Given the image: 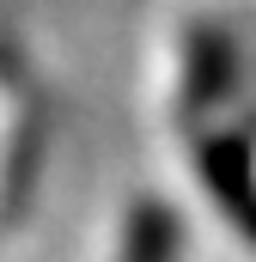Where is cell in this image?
I'll list each match as a JSON object with an SVG mask.
<instances>
[{
    "mask_svg": "<svg viewBox=\"0 0 256 262\" xmlns=\"http://www.w3.org/2000/svg\"><path fill=\"white\" fill-rule=\"evenodd\" d=\"M116 262H177V220L165 201H140L128 213V232H122V256Z\"/></svg>",
    "mask_w": 256,
    "mask_h": 262,
    "instance_id": "cell-2",
    "label": "cell"
},
{
    "mask_svg": "<svg viewBox=\"0 0 256 262\" xmlns=\"http://www.w3.org/2000/svg\"><path fill=\"white\" fill-rule=\"evenodd\" d=\"M201 159H207V183H214V195L232 207V220L250 232V244H256V177H250V159H244L232 140H214Z\"/></svg>",
    "mask_w": 256,
    "mask_h": 262,
    "instance_id": "cell-1",
    "label": "cell"
}]
</instances>
